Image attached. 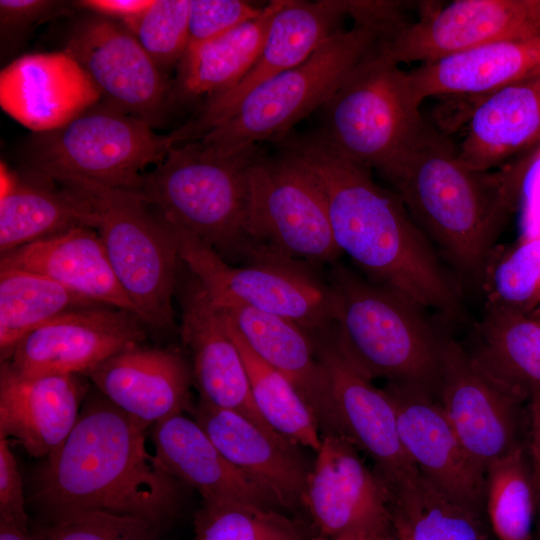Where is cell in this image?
I'll return each instance as SVG.
<instances>
[{
    "instance_id": "30bf717a",
    "label": "cell",
    "mask_w": 540,
    "mask_h": 540,
    "mask_svg": "<svg viewBox=\"0 0 540 540\" xmlns=\"http://www.w3.org/2000/svg\"><path fill=\"white\" fill-rule=\"evenodd\" d=\"M249 227L268 261L334 264L341 254L323 192L291 156L262 153L249 168Z\"/></svg>"
},
{
    "instance_id": "ba28073f",
    "label": "cell",
    "mask_w": 540,
    "mask_h": 540,
    "mask_svg": "<svg viewBox=\"0 0 540 540\" xmlns=\"http://www.w3.org/2000/svg\"><path fill=\"white\" fill-rule=\"evenodd\" d=\"M56 183L88 202L113 272L142 322L158 330L174 326L172 299L180 261L171 226L134 193L83 179Z\"/></svg>"
},
{
    "instance_id": "4316f807",
    "label": "cell",
    "mask_w": 540,
    "mask_h": 540,
    "mask_svg": "<svg viewBox=\"0 0 540 540\" xmlns=\"http://www.w3.org/2000/svg\"><path fill=\"white\" fill-rule=\"evenodd\" d=\"M408 74L420 103L434 96L465 97L475 99L472 109L490 94L540 75V38L486 44L423 63Z\"/></svg>"
},
{
    "instance_id": "4fadbf2b",
    "label": "cell",
    "mask_w": 540,
    "mask_h": 540,
    "mask_svg": "<svg viewBox=\"0 0 540 540\" xmlns=\"http://www.w3.org/2000/svg\"><path fill=\"white\" fill-rule=\"evenodd\" d=\"M540 38V0H456L429 8L379 41L397 64L432 62L501 41Z\"/></svg>"
},
{
    "instance_id": "4dcf8cb0",
    "label": "cell",
    "mask_w": 540,
    "mask_h": 540,
    "mask_svg": "<svg viewBox=\"0 0 540 540\" xmlns=\"http://www.w3.org/2000/svg\"><path fill=\"white\" fill-rule=\"evenodd\" d=\"M0 167L1 254L74 227L94 228L93 212L77 191L33 175L23 180Z\"/></svg>"
},
{
    "instance_id": "74e56055",
    "label": "cell",
    "mask_w": 540,
    "mask_h": 540,
    "mask_svg": "<svg viewBox=\"0 0 540 540\" xmlns=\"http://www.w3.org/2000/svg\"><path fill=\"white\" fill-rule=\"evenodd\" d=\"M487 306L530 315L540 306V235L495 248L481 283Z\"/></svg>"
},
{
    "instance_id": "277c9868",
    "label": "cell",
    "mask_w": 540,
    "mask_h": 540,
    "mask_svg": "<svg viewBox=\"0 0 540 540\" xmlns=\"http://www.w3.org/2000/svg\"><path fill=\"white\" fill-rule=\"evenodd\" d=\"M258 146L230 157L206 153L197 141L173 147L130 191L169 225L219 254L229 264L268 262L249 227V168Z\"/></svg>"
},
{
    "instance_id": "bcb514c9",
    "label": "cell",
    "mask_w": 540,
    "mask_h": 540,
    "mask_svg": "<svg viewBox=\"0 0 540 540\" xmlns=\"http://www.w3.org/2000/svg\"><path fill=\"white\" fill-rule=\"evenodd\" d=\"M308 540H396L392 524L358 527L333 537H312Z\"/></svg>"
},
{
    "instance_id": "9a60e30c",
    "label": "cell",
    "mask_w": 540,
    "mask_h": 540,
    "mask_svg": "<svg viewBox=\"0 0 540 540\" xmlns=\"http://www.w3.org/2000/svg\"><path fill=\"white\" fill-rule=\"evenodd\" d=\"M144 325L135 314L111 306L74 309L26 335L7 362L26 376H86L111 356L139 345Z\"/></svg>"
},
{
    "instance_id": "c3c4849f",
    "label": "cell",
    "mask_w": 540,
    "mask_h": 540,
    "mask_svg": "<svg viewBox=\"0 0 540 540\" xmlns=\"http://www.w3.org/2000/svg\"><path fill=\"white\" fill-rule=\"evenodd\" d=\"M530 450L533 456L534 465L538 478L540 480V428L537 434L533 437L530 443ZM534 537L536 540H540V515L536 524V530L534 532Z\"/></svg>"
},
{
    "instance_id": "6da1fadb",
    "label": "cell",
    "mask_w": 540,
    "mask_h": 540,
    "mask_svg": "<svg viewBox=\"0 0 540 540\" xmlns=\"http://www.w3.org/2000/svg\"><path fill=\"white\" fill-rule=\"evenodd\" d=\"M319 184L333 237L373 283L424 309L454 319L458 286L396 192L379 186L370 169L339 155L316 134L279 141Z\"/></svg>"
},
{
    "instance_id": "836d02e7",
    "label": "cell",
    "mask_w": 540,
    "mask_h": 540,
    "mask_svg": "<svg viewBox=\"0 0 540 540\" xmlns=\"http://www.w3.org/2000/svg\"><path fill=\"white\" fill-rule=\"evenodd\" d=\"M100 305L39 273L0 267V357L8 361L30 332L65 312Z\"/></svg>"
},
{
    "instance_id": "8992f818",
    "label": "cell",
    "mask_w": 540,
    "mask_h": 540,
    "mask_svg": "<svg viewBox=\"0 0 540 540\" xmlns=\"http://www.w3.org/2000/svg\"><path fill=\"white\" fill-rule=\"evenodd\" d=\"M408 72L377 46L321 107L315 133L344 158L388 181L429 124Z\"/></svg>"
},
{
    "instance_id": "d590c367",
    "label": "cell",
    "mask_w": 540,
    "mask_h": 540,
    "mask_svg": "<svg viewBox=\"0 0 540 540\" xmlns=\"http://www.w3.org/2000/svg\"><path fill=\"white\" fill-rule=\"evenodd\" d=\"M223 318L241 354L251 394L262 417L283 437L317 452L322 434L313 412L289 380L262 360L235 327Z\"/></svg>"
},
{
    "instance_id": "f1b7e54d",
    "label": "cell",
    "mask_w": 540,
    "mask_h": 540,
    "mask_svg": "<svg viewBox=\"0 0 540 540\" xmlns=\"http://www.w3.org/2000/svg\"><path fill=\"white\" fill-rule=\"evenodd\" d=\"M155 455L203 501L230 499L282 511L276 499L231 464L195 420L178 414L155 424Z\"/></svg>"
},
{
    "instance_id": "f546056e",
    "label": "cell",
    "mask_w": 540,
    "mask_h": 540,
    "mask_svg": "<svg viewBox=\"0 0 540 540\" xmlns=\"http://www.w3.org/2000/svg\"><path fill=\"white\" fill-rule=\"evenodd\" d=\"M466 351L488 378L529 403L531 428H539L540 323L527 314L486 307Z\"/></svg>"
},
{
    "instance_id": "52a82bcc",
    "label": "cell",
    "mask_w": 540,
    "mask_h": 540,
    "mask_svg": "<svg viewBox=\"0 0 540 540\" xmlns=\"http://www.w3.org/2000/svg\"><path fill=\"white\" fill-rule=\"evenodd\" d=\"M384 35L379 27L362 23L337 31L305 61L251 91L225 120L195 141L218 157L236 155L262 141H281L331 98Z\"/></svg>"
},
{
    "instance_id": "f907efd6",
    "label": "cell",
    "mask_w": 540,
    "mask_h": 540,
    "mask_svg": "<svg viewBox=\"0 0 540 540\" xmlns=\"http://www.w3.org/2000/svg\"><path fill=\"white\" fill-rule=\"evenodd\" d=\"M533 540H536V539H535V537H534V539H533Z\"/></svg>"
},
{
    "instance_id": "7bdbcfd3",
    "label": "cell",
    "mask_w": 540,
    "mask_h": 540,
    "mask_svg": "<svg viewBox=\"0 0 540 540\" xmlns=\"http://www.w3.org/2000/svg\"><path fill=\"white\" fill-rule=\"evenodd\" d=\"M22 479L7 438L0 437V521L28 529Z\"/></svg>"
},
{
    "instance_id": "5b68a950",
    "label": "cell",
    "mask_w": 540,
    "mask_h": 540,
    "mask_svg": "<svg viewBox=\"0 0 540 540\" xmlns=\"http://www.w3.org/2000/svg\"><path fill=\"white\" fill-rule=\"evenodd\" d=\"M333 335L346 359L370 380L421 387L436 396L443 335L423 307L405 295L334 263Z\"/></svg>"
},
{
    "instance_id": "ac0fdd59",
    "label": "cell",
    "mask_w": 540,
    "mask_h": 540,
    "mask_svg": "<svg viewBox=\"0 0 540 540\" xmlns=\"http://www.w3.org/2000/svg\"><path fill=\"white\" fill-rule=\"evenodd\" d=\"M343 17L337 0H285L271 21L255 63L232 88L206 99L197 116L172 132L178 144L198 140L225 120L255 88L305 61L339 31L335 28Z\"/></svg>"
},
{
    "instance_id": "60d3db41",
    "label": "cell",
    "mask_w": 540,
    "mask_h": 540,
    "mask_svg": "<svg viewBox=\"0 0 540 540\" xmlns=\"http://www.w3.org/2000/svg\"><path fill=\"white\" fill-rule=\"evenodd\" d=\"M262 10L242 0H190L187 48L225 34Z\"/></svg>"
},
{
    "instance_id": "f35d334b",
    "label": "cell",
    "mask_w": 540,
    "mask_h": 540,
    "mask_svg": "<svg viewBox=\"0 0 540 540\" xmlns=\"http://www.w3.org/2000/svg\"><path fill=\"white\" fill-rule=\"evenodd\" d=\"M189 8L190 0H154L122 23L163 72L177 66L187 49Z\"/></svg>"
},
{
    "instance_id": "d4e9b609",
    "label": "cell",
    "mask_w": 540,
    "mask_h": 540,
    "mask_svg": "<svg viewBox=\"0 0 540 540\" xmlns=\"http://www.w3.org/2000/svg\"><path fill=\"white\" fill-rule=\"evenodd\" d=\"M86 376L106 399L147 427L193 411L190 370L171 350L132 346Z\"/></svg>"
},
{
    "instance_id": "83f0119b",
    "label": "cell",
    "mask_w": 540,
    "mask_h": 540,
    "mask_svg": "<svg viewBox=\"0 0 540 540\" xmlns=\"http://www.w3.org/2000/svg\"><path fill=\"white\" fill-rule=\"evenodd\" d=\"M0 267L39 273L93 303L123 309L137 316L94 228L74 227L2 253Z\"/></svg>"
},
{
    "instance_id": "484cf974",
    "label": "cell",
    "mask_w": 540,
    "mask_h": 540,
    "mask_svg": "<svg viewBox=\"0 0 540 540\" xmlns=\"http://www.w3.org/2000/svg\"><path fill=\"white\" fill-rule=\"evenodd\" d=\"M460 160L481 171L500 169L540 145V75L504 87L468 113Z\"/></svg>"
},
{
    "instance_id": "3957f363",
    "label": "cell",
    "mask_w": 540,
    "mask_h": 540,
    "mask_svg": "<svg viewBox=\"0 0 540 540\" xmlns=\"http://www.w3.org/2000/svg\"><path fill=\"white\" fill-rule=\"evenodd\" d=\"M389 182L437 253L462 278L482 283L496 241L517 212L514 163L473 169L429 124Z\"/></svg>"
},
{
    "instance_id": "b9f144b4",
    "label": "cell",
    "mask_w": 540,
    "mask_h": 540,
    "mask_svg": "<svg viewBox=\"0 0 540 540\" xmlns=\"http://www.w3.org/2000/svg\"><path fill=\"white\" fill-rule=\"evenodd\" d=\"M520 160L516 186L520 236L540 235V145Z\"/></svg>"
},
{
    "instance_id": "7c38bea8",
    "label": "cell",
    "mask_w": 540,
    "mask_h": 540,
    "mask_svg": "<svg viewBox=\"0 0 540 540\" xmlns=\"http://www.w3.org/2000/svg\"><path fill=\"white\" fill-rule=\"evenodd\" d=\"M436 398L464 450L485 473L495 461L530 446L529 403L488 378L448 337Z\"/></svg>"
},
{
    "instance_id": "cb8c5ba5",
    "label": "cell",
    "mask_w": 540,
    "mask_h": 540,
    "mask_svg": "<svg viewBox=\"0 0 540 540\" xmlns=\"http://www.w3.org/2000/svg\"><path fill=\"white\" fill-rule=\"evenodd\" d=\"M218 310L250 348L294 386L313 412L321 434L343 435L329 373L317 356L312 334L291 320L246 305Z\"/></svg>"
},
{
    "instance_id": "603a6c76",
    "label": "cell",
    "mask_w": 540,
    "mask_h": 540,
    "mask_svg": "<svg viewBox=\"0 0 540 540\" xmlns=\"http://www.w3.org/2000/svg\"><path fill=\"white\" fill-rule=\"evenodd\" d=\"M83 376H26L1 362L0 437L15 438L32 457H48L77 422L89 389Z\"/></svg>"
},
{
    "instance_id": "e575fe53",
    "label": "cell",
    "mask_w": 540,
    "mask_h": 540,
    "mask_svg": "<svg viewBox=\"0 0 540 540\" xmlns=\"http://www.w3.org/2000/svg\"><path fill=\"white\" fill-rule=\"evenodd\" d=\"M485 479L487 519L497 538L533 540L540 481L530 446H522L492 463Z\"/></svg>"
},
{
    "instance_id": "e0dca14e",
    "label": "cell",
    "mask_w": 540,
    "mask_h": 540,
    "mask_svg": "<svg viewBox=\"0 0 540 540\" xmlns=\"http://www.w3.org/2000/svg\"><path fill=\"white\" fill-rule=\"evenodd\" d=\"M317 356L326 367L343 435L374 462L389 491L419 471L404 451L394 405L384 391L359 372L342 354L333 329L312 334Z\"/></svg>"
},
{
    "instance_id": "f6af8a7d",
    "label": "cell",
    "mask_w": 540,
    "mask_h": 540,
    "mask_svg": "<svg viewBox=\"0 0 540 540\" xmlns=\"http://www.w3.org/2000/svg\"><path fill=\"white\" fill-rule=\"evenodd\" d=\"M154 0H82L75 4L94 14L122 21L133 18L148 9Z\"/></svg>"
},
{
    "instance_id": "ab89813d",
    "label": "cell",
    "mask_w": 540,
    "mask_h": 540,
    "mask_svg": "<svg viewBox=\"0 0 540 540\" xmlns=\"http://www.w3.org/2000/svg\"><path fill=\"white\" fill-rule=\"evenodd\" d=\"M158 532L137 518L80 511L51 516L32 533L37 540H158Z\"/></svg>"
},
{
    "instance_id": "44dd1931",
    "label": "cell",
    "mask_w": 540,
    "mask_h": 540,
    "mask_svg": "<svg viewBox=\"0 0 540 540\" xmlns=\"http://www.w3.org/2000/svg\"><path fill=\"white\" fill-rule=\"evenodd\" d=\"M180 333L192 355L199 400L236 412L264 431L280 435L258 411L244 362L225 320L193 275L182 293Z\"/></svg>"
},
{
    "instance_id": "ee69618b",
    "label": "cell",
    "mask_w": 540,
    "mask_h": 540,
    "mask_svg": "<svg viewBox=\"0 0 540 540\" xmlns=\"http://www.w3.org/2000/svg\"><path fill=\"white\" fill-rule=\"evenodd\" d=\"M63 2L47 0H1V37L10 40L21 36L33 25L64 11Z\"/></svg>"
},
{
    "instance_id": "7a4b0ae2",
    "label": "cell",
    "mask_w": 540,
    "mask_h": 540,
    "mask_svg": "<svg viewBox=\"0 0 540 540\" xmlns=\"http://www.w3.org/2000/svg\"><path fill=\"white\" fill-rule=\"evenodd\" d=\"M147 428L102 394L87 398L72 431L40 470L34 499L51 516L99 511L160 531L179 511L182 483L147 450Z\"/></svg>"
},
{
    "instance_id": "2e32d148",
    "label": "cell",
    "mask_w": 540,
    "mask_h": 540,
    "mask_svg": "<svg viewBox=\"0 0 540 540\" xmlns=\"http://www.w3.org/2000/svg\"><path fill=\"white\" fill-rule=\"evenodd\" d=\"M405 453L445 496L487 517L485 471L464 450L436 396L410 384L387 382Z\"/></svg>"
},
{
    "instance_id": "1f68e13d",
    "label": "cell",
    "mask_w": 540,
    "mask_h": 540,
    "mask_svg": "<svg viewBox=\"0 0 540 540\" xmlns=\"http://www.w3.org/2000/svg\"><path fill=\"white\" fill-rule=\"evenodd\" d=\"M285 0H274L259 16L216 38L190 46L177 65L172 98L190 102L216 96L238 83L257 60L271 21Z\"/></svg>"
},
{
    "instance_id": "8fae6325",
    "label": "cell",
    "mask_w": 540,
    "mask_h": 540,
    "mask_svg": "<svg viewBox=\"0 0 540 540\" xmlns=\"http://www.w3.org/2000/svg\"><path fill=\"white\" fill-rule=\"evenodd\" d=\"M171 228L180 261L216 307L246 305L291 320L310 334L334 327L333 291L310 266L298 262L232 265L192 235Z\"/></svg>"
},
{
    "instance_id": "9c48e42d",
    "label": "cell",
    "mask_w": 540,
    "mask_h": 540,
    "mask_svg": "<svg viewBox=\"0 0 540 540\" xmlns=\"http://www.w3.org/2000/svg\"><path fill=\"white\" fill-rule=\"evenodd\" d=\"M150 124L107 102L58 129L36 133L29 148L32 175L53 182L83 179L131 191L149 165L177 145Z\"/></svg>"
},
{
    "instance_id": "5bb4252c",
    "label": "cell",
    "mask_w": 540,
    "mask_h": 540,
    "mask_svg": "<svg viewBox=\"0 0 540 540\" xmlns=\"http://www.w3.org/2000/svg\"><path fill=\"white\" fill-rule=\"evenodd\" d=\"M113 107L158 125L170 101L161 71L136 37L114 19L93 14L71 30L65 49Z\"/></svg>"
},
{
    "instance_id": "d6986e66",
    "label": "cell",
    "mask_w": 540,
    "mask_h": 540,
    "mask_svg": "<svg viewBox=\"0 0 540 540\" xmlns=\"http://www.w3.org/2000/svg\"><path fill=\"white\" fill-rule=\"evenodd\" d=\"M355 447L343 435H321L303 500L320 536L391 523L389 488L365 465Z\"/></svg>"
},
{
    "instance_id": "ffe728a7",
    "label": "cell",
    "mask_w": 540,
    "mask_h": 540,
    "mask_svg": "<svg viewBox=\"0 0 540 540\" xmlns=\"http://www.w3.org/2000/svg\"><path fill=\"white\" fill-rule=\"evenodd\" d=\"M102 94L66 50L25 54L0 73V105L35 133L65 126L95 106Z\"/></svg>"
},
{
    "instance_id": "681fc988",
    "label": "cell",
    "mask_w": 540,
    "mask_h": 540,
    "mask_svg": "<svg viewBox=\"0 0 540 540\" xmlns=\"http://www.w3.org/2000/svg\"><path fill=\"white\" fill-rule=\"evenodd\" d=\"M533 318H535L540 323V306L530 314Z\"/></svg>"
},
{
    "instance_id": "d6a6232c",
    "label": "cell",
    "mask_w": 540,
    "mask_h": 540,
    "mask_svg": "<svg viewBox=\"0 0 540 540\" xmlns=\"http://www.w3.org/2000/svg\"><path fill=\"white\" fill-rule=\"evenodd\" d=\"M396 540H487L488 519L445 496L420 473L390 491ZM489 524V522H488Z\"/></svg>"
},
{
    "instance_id": "8d00e7d4",
    "label": "cell",
    "mask_w": 540,
    "mask_h": 540,
    "mask_svg": "<svg viewBox=\"0 0 540 540\" xmlns=\"http://www.w3.org/2000/svg\"><path fill=\"white\" fill-rule=\"evenodd\" d=\"M194 540H308L307 528L283 511L219 499L203 501L194 519Z\"/></svg>"
},
{
    "instance_id": "7402d4cb",
    "label": "cell",
    "mask_w": 540,
    "mask_h": 540,
    "mask_svg": "<svg viewBox=\"0 0 540 540\" xmlns=\"http://www.w3.org/2000/svg\"><path fill=\"white\" fill-rule=\"evenodd\" d=\"M194 420L221 454L268 491L283 511L303 509L308 468L297 443L270 434L244 416L203 401Z\"/></svg>"
},
{
    "instance_id": "7dc6e473",
    "label": "cell",
    "mask_w": 540,
    "mask_h": 540,
    "mask_svg": "<svg viewBox=\"0 0 540 540\" xmlns=\"http://www.w3.org/2000/svg\"><path fill=\"white\" fill-rule=\"evenodd\" d=\"M0 540H37L29 530L0 521Z\"/></svg>"
}]
</instances>
